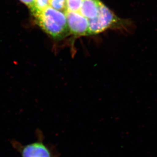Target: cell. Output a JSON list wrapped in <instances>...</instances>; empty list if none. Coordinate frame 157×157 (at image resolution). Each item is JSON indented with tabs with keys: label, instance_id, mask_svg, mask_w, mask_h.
<instances>
[{
	"label": "cell",
	"instance_id": "cell-8",
	"mask_svg": "<svg viewBox=\"0 0 157 157\" xmlns=\"http://www.w3.org/2000/svg\"><path fill=\"white\" fill-rule=\"evenodd\" d=\"M83 0H67L68 11L79 12Z\"/></svg>",
	"mask_w": 157,
	"mask_h": 157
},
{
	"label": "cell",
	"instance_id": "cell-2",
	"mask_svg": "<svg viewBox=\"0 0 157 157\" xmlns=\"http://www.w3.org/2000/svg\"><path fill=\"white\" fill-rule=\"evenodd\" d=\"M88 21L89 35L101 33L109 29H119L129 32L133 27L131 21L117 17L101 2L97 17Z\"/></svg>",
	"mask_w": 157,
	"mask_h": 157
},
{
	"label": "cell",
	"instance_id": "cell-7",
	"mask_svg": "<svg viewBox=\"0 0 157 157\" xmlns=\"http://www.w3.org/2000/svg\"><path fill=\"white\" fill-rule=\"evenodd\" d=\"M49 3L50 0H35L33 8L30 10L32 15L49 6Z\"/></svg>",
	"mask_w": 157,
	"mask_h": 157
},
{
	"label": "cell",
	"instance_id": "cell-9",
	"mask_svg": "<svg viewBox=\"0 0 157 157\" xmlns=\"http://www.w3.org/2000/svg\"><path fill=\"white\" fill-rule=\"evenodd\" d=\"M19 1L27 6L30 9V10H32V8H33L35 0H19Z\"/></svg>",
	"mask_w": 157,
	"mask_h": 157
},
{
	"label": "cell",
	"instance_id": "cell-5",
	"mask_svg": "<svg viewBox=\"0 0 157 157\" xmlns=\"http://www.w3.org/2000/svg\"><path fill=\"white\" fill-rule=\"evenodd\" d=\"M100 0H83L79 12L88 20L95 18L98 13Z\"/></svg>",
	"mask_w": 157,
	"mask_h": 157
},
{
	"label": "cell",
	"instance_id": "cell-4",
	"mask_svg": "<svg viewBox=\"0 0 157 157\" xmlns=\"http://www.w3.org/2000/svg\"><path fill=\"white\" fill-rule=\"evenodd\" d=\"M21 152L22 157H59L56 148L41 139L23 147Z\"/></svg>",
	"mask_w": 157,
	"mask_h": 157
},
{
	"label": "cell",
	"instance_id": "cell-1",
	"mask_svg": "<svg viewBox=\"0 0 157 157\" xmlns=\"http://www.w3.org/2000/svg\"><path fill=\"white\" fill-rule=\"evenodd\" d=\"M33 16L36 24L53 40H62L71 35L63 12L48 6Z\"/></svg>",
	"mask_w": 157,
	"mask_h": 157
},
{
	"label": "cell",
	"instance_id": "cell-3",
	"mask_svg": "<svg viewBox=\"0 0 157 157\" xmlns=\"http://www.w3.org/2000/svg\"><path fill=\"white\" fill-rule=\"evenodd\" d=\"M70 34L75 37L89 35V21L79 12L67 11L65 13Z\"/></svg>",
	"mask_w": 157,
	"mask_h": 157
},
{
	"label": "cell",
	"instance_id": "cell-6",
	"mask_svg": "<svg viewBox=\"0 0 157 157\" xmlns=\"http://www.w3.org/2000/svg\"><path fill=\"white\" fill-rule=\"evenodd\" d=\"M49 6L64 13L68 11L67 0H50Z\"/></svg>",
	"mask_w": 157,
	"mask_h": 157
}]
</instances>
